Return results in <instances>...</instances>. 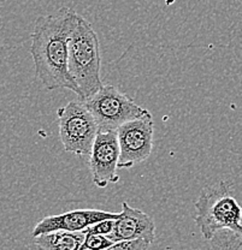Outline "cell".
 I'll return each instance as SVG.
<instances>
[{
    "label": "cell",
    "instance_id": "6da1fadb",
    "mask_svg": "<svg viewBox=\"0 0 242 250\" xmlns=\"http://www.w3.org/2000/svg\"><path fill=\"white\" fill-rule=\"evenodd\" d=\"M79 16L72 9L62 7L56 14L39 17L34 25L30 54L35 76L49 90L65 88L76 95L80 93L67 66L69 41Z\"/></svg>",
    "mask_w": 242,
    "mask_h": 250
},
{
    "label": "cell",
    "instance_id": "7a4b0ae2",
    "mask_svg": "<svg viewBox=\"0 0 242 250\" xmlns=\"http://www.w3.org/2000/svg\"><path fill=\"white\" fill-rule=\"evenodd\" d=\"M69 72L79 88L80 100H86L104 87L101 81V56L94 28L79 16L69 41Z\"/></svg>",
    "mask_w": 242,
    "mask_h": 250
},
{
    "label": "cell",
    "instance_id": "3957f363",
    "mask_svg": "<svg viewBox=\"0 0 242 250\" xmlns=\"http://www.w3.org/2000/svg\"><path fill=\"white\" fill-rule=\"evenodd\" d=\"M194 208L197 209L194 220L206 241L222 230H230L242 236V208L231 195L228 182L205 187Z\"/></svg>",
    "mask_w": 242,
    "mask_h": 250
},
{
    "label": "cell",
    "instance_id": "277c9868",
    "mask_svg": "<svg viewBox=\"0 0 242 250\" xmlns=\"http://www.w3.org/2000/svg\"><path fill=\"white\" fill-rule=\"evenodd\" d=\"M59 136L65 152L89 155L100 127L82 100L70 101L57 111Z\"/></svg>",
    "mask_w": 242,
    "mask_h": 250
},
{
    "label": "cell",
    "instance_id": "5b68a950",
    "mask_svg": "<svg viewBox=\"0 0 242 250\" xmlns=\"http://www.w3.org/2000/svg\"><path fill=\"white\" fill-rule=\"evenodd\" d=\"M92 112L100 130L117 131L121 125L151 114L113 85H104L89 99L82 100Z\"/></svg>",
    "mask_w": 242,
    "mask_h": 250
},
{
    "label": "cell",
    "instance_id": "8992f818",
    "mask_svg": "<svg viewBox=\"0 0 242 250\" xmlns=\"http://www.w3.org/2000/svg\"><path fill=\"white\" fill-rule=\"evenodd\" d=\"M153 135L152 114L121 125L117 129L121 152L118 168H132L147 160L153 149Z\"/></svg>",
    "mask_w": 242,
    "mask_h": 250
},
{
    "label": "cell",
    "instance_id": "52a82bcc",
    "mask_svg": "<svg viewBox=\"0 0 242 250\" xmlns=\"http://www.w3.org/2000/svg\"><path fill=\"white\" fill-rule=\"evenodd\" d=\"M119 154L117 131L100 130L89 154V171L95 187L103 189L119 181L117 174Z\"/></svg>",
    "mask_w": 242,
    "mask_h": 250
},
{
    "label": "cell",
    "instance_id": "ba28073f",
    "mask_svg": "<svg viewBox=\"0 0 242 250\" xmlns=\"http://www.w3.org/2000/svg\"><path fill=\"white\" fill-rule=\"evenodd\" d=\"M119 213L105 212L98 209H75L57 215H48L41 219L33 229L32 236L56 232V231H69L81 232L89 226L106 219H118Z\"/></svg>",
    "mask_w": 242,
    "mask_h": 250
},
{
    "label": "cell",
    "instance_id": "9c48e42d",
    "mask_svg": "<svg viewBox=\"0 0 242 250\" xmlns=\"http://www.w3.org/2000/svg\"><path fill=\"white\" fill-rule=\"evenodd\" d=\"M108 237L113 242L146 239L153 243L155 239V224L147 213L132 208L127 202H122V212L116 219L113 232Z\"/></svg>",
    "mask_w": 242,
    "mask_h": 250
},
{
    "label": "cell",
    "instance_id": "30bf717a",
    "mask_svg": "<svg viewBox=\"0 0 242 250\" xmlns=\"http://www.w3.org/2000/svg\"><path fill=\"white\" fill-rule=\"evenodd\" d=\"M85 238L86 233L83 231H56L34 237V242L40 250H80Z\"/></svg>",
    "mask_w": 242,
    "mask_h": 250
},
{
    "label": "cell",
    "instance_id": "8fae6325",
    "mask_svg": "<svg viewBox=\"0 0 242 250\" xmlns=\"http://www.w3.org/2000/svg\"><path fill=\"white\" fill-rule=\"evenodd\" d=\"M209 242L213 250H240L242 248V236L230 230L218 231Z\"/></svg>",
    "mask_w": 242,
    "mask_h": 250
},
{
    "label": "cell",
    "instance_id": "7c38bea8",
    "mask_svg": "<svg viewBox=\"0 0 242 250\" xmlns=\"http://www.w3.org/2000/svg\"><path fill=\"white\" fill-rule=\"evenodd\" d=\"M113 243L114 242L111 241L108 236L86 233V238L80 250H103L112 246Z\"/></svg>",
    "mask_w": 242,
    "mask_h": 250
},
{
    "label": "cell",
    "instance_id": "4fadbf2b",
    "mask_svg": "<svg viewBox=\"0 0 242 250\" xmlns=\"http://www.w3.org/2000/svg\"><path fill=\"white\" fill-rule=\"evenodd\" d=\"M151 242L146 239H136V241H122L114 242L112 246L103 250H148L151 247Z\"/></svg>",
    "mask_w": 242,
    "mask_h": 250
},
{
    "label": "cell",
    "instance_id": "5bb4252c",
    "mask_svg": "<svg viewBox=\"0 0 242 250\" xmlns=\"http://www.w3.org/2000/svg\"><path fill=\"white\" fill-rule=\"evenodd\" d=\"M114 224H116V219H106V220L99 221V223L94 224V225L89 226V228L86 229L83 232L109 236V234H111L113 232Z\"/></svg>",
    "mask_w": 242,
    "mask_h": 250
}]
</instances>
